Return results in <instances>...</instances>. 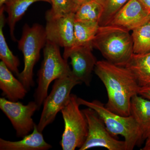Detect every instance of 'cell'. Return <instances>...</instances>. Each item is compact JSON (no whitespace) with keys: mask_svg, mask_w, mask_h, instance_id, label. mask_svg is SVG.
<instances>
[{"mask_svg":"<svg viewBox=\"0 0 150 150\" xmlns=\"http://www.w3.org/2000/svg\"><path fill=\"white\" fill-rule=\"evenodd\" d=\"M94 71L107 91L108 98L105 107L119 115H131V99L139 94L140 88L133 73L126 67L106 60L97 61Z\"/></svg>","mask_w":150,"mask_h":150,"instance_id":"obj_1","label":"cell"},{"mask_svg":"<svg viewBox=\"0 0 150 150\" xmlns=\"http://www.w3.org/2000/svg\"><path fill=\"white\" fill-rule=\"evenodd\" d=\"M92 46L108 62L121 67H126L134 54L129 31L112 25L99 26Z\"/></svg>","mask_w":150,"mask_h":150,"instance_id":"obj_2","label":"cell"},{"mask_svg":"<svg viewBox=\"0 0 150 150\" xmlns=\"http://www.w3.org/2000/svg\"><path fill=\"white\" fill-rule=\"evenodd\" d=\"M78 101L80 105L94 110L112 136L120 135L123 137L126 143L127 150L134 149L144 140L143 131L133 115L123 116L112 112L97 100L88 101L78 97Z\"/></svg>","mask_w":150,"mask_h":150,"instance_id":"obj_3","label":"cell"},{"mask_svg":"<svg viewBox=\"0 0 150 150\" xmlns=\"http://www.w3.org/2000/svg\"><path fill=\"white\" fill-rule=\"evenodd\" d=\"M43 53V62L38 74L37 87L34 94V101L39 109L48 96L51 83L71 71L68 61L61 55L60 46L56 43L47 40Z\"/></svg>","mask_w":150,"mask_h":150,"instance_id":"obj_4","label":"cell"},{"mask_svg":"<svg viewBox=\"0 0 150 150\" xmlns=\"http://www.w3.org/2000/svg\"><path fill=\"white\" fill-rule=\"evenodd\" d=\"M46 41L45 28L41 25L35 23L32 26L24 25L18 41V48L23 55L24 68L17 77L28 91L34 86L33 69L40 59V50L44 48Z\"/></svg>","mask_w":150,"mask_h":150,"instance_id":"obj_5","label":"cell"},{"mask_svg":"<svg viewBox=\"0 0 150 150\" xmlns=\"http://www.w3.org/2000/svg\"><path fill=\"white\" fill-rule=\"evenodd\" d=\"M78 97L71 94L69 102L62 110L64 129L60 145L63 150H74L81 148L85 142L88 133L87 121L80 109Z\"/></svg>","mask_w":150,"mask_h":150,"instance_id":"obj_6","label":"cell"},{"mask_svg":"<svg viewBox=\"0 0 150 150\" xmlns=\"http://www.w3.org/2000/svg\"><path fill=\"white\" fill-rule=\"evenodd\" d=\"M81 83L74 76L72 71L55 80L52 90L43 102V110L37 125L38 131L43 132L54 122L58 112L69 102L72 90Z\"/></svg>","mask_w":150,"mask_h":150,"instance_id":"obj_7","label":"cell"},{"mask_svg":"<svg viewBox=\"0 0 150 150\" xmlns=\"http://www.w3.org/2000/svg\"><path fill=\"white\" fill-rule=\"evenodd\" d=\"M82 110L87 121L88 133L84 144L79 150L103 147L108 150H127L125 141H119L113 137L94 110L87 107Z\"/></svg>","mask_w":150,"mask_h":150,"instance_id":"obj_8","label":"cell"},{"mask_svg":"<svg viewBox=\"0 0 150 150\" xmlns=\"http://www.w3.org/2000/svg\"><path fill=\"white\" fill-rule=\"evenodd\" d=\"M0 109L10 121L17 137L23 138L33 131L35 123L32 116L39 110L36 103L31 101L27 105L12 101L5 98H0Z\"/></svg>","mask_w":150,"mask_h":150,"instance_id":"obj_9","label":"cell"},{"mask_svg":"<svg viewBox=\"0 0 150 150\" xmlns=\"http://www.w3.org/2000/svg\"><path fill=\"white\" fill-rule=\"evenodd\" d=\"M45 18L46 39L64 48L66 53L74 45L75 13Z\"/></svg>","mask_w":150,"mask_h":150,"instance_id":"obj_10","label":"cell"},{"mask_svg":"<svg viewBox=\"0 0 150 150\" xmlns=\"http://www.w3.org/2000/svg\"><path fill=\"white\" fill-rule=\"evenodd\" d=\"M92 45L74 47L63 54V58L71 59L72 72L75 77L86 86L90 85L92 73L97 61L92 53Z\"/></svg>","mask_w":150,"mask_h":150,"instance_id":"obj_11","label":"cell"},{"mask_svg":"<svg viewBox=\"0 0 150 150\" xmlns=\"http://www.w3.org/2000/svg\"><path fill=\"white\" fill-rule=\"evenodd\" d=\"M150 20V12L145 8L139 0H129L106 25L116 26L130 31Z\"/></svg>","mask_w":150,"mask_h":150,"instance_id":"obj_12","label":"cell"},{"mask_svg":"<svg viewBox=\"0 0 150 150\" xmlns=\"http://www.w3.org/2000/svg\"><path fill=\"white\" fill-rule=\"evenodd\" d=\"M42 132L38 131L35 124L31 134L18 141H8L0 139L1 150H48L52 148L44 140Z\"/></svg>","mask_w":150,"mask_h":150,"instance_id":"obj_13","label":"cell"},{"mask_svg":"<svg viewBox=\"0 0 150 150\" xmlns=\"http://www.w3.org/2000/svg\"><path fill=\"white\" fill-rule=\"evenodd\" d=\"M0 89L3 95L12 101L23 99L28 92L2 61L0 62Z\"/></svg>","mask_w":150,"mask_h":150,"instance_id":"obj_14","label":"cell"},{"mask_svg":"<svg viewBox=\"0 0 150 150\" xmlns=\"http://www.w3.org/2000/svg\"><path fill=\"white\" fill-rule=\"evenodd\" d=\"M125 67L133 73L140 87L150 88V52L133 54Z\"/></svg>","mask_w":150,"mask_h":150,"instance_id":"obj_15","label":"cell"},{"mask_svg":"<svg viewBox=\"0 0 150 150\" xmlns=\"http://www.w3.org/2000/svg\"><path fill=\"white\" fill-rule=\"evenodd\" d=\"M38 1L51 4L50 0H8L4 5V11L8 14L7 21L9 27L11 37L13 41L16 40L14 31L17 22L21 19L30 6Z\"/></svg>","mask_w":150,"mask_h":150,"instance_id":"obj_16","label":"cell"},{"mask_svg":"<svg viewBox=\"0 0 150 150\" xmlns=\"http://www.w3.org/2000/svg\"><path fill=\"white\" fill-rule=\"evenodd\" d=\"M131 114L139 125L145 140L150 129V100L139 94L134 96L131 100Z\"/></svg>","mask_w":150,"mask_h":150,"instance_id":"obj_17","label":"cell"},{"mask_svg":"<svg viewBox=\"0 0 150 150\" xmlns=\"http://www.w3.org/2000/svg\"><path fill=\"white\" fill-rule=\"evenodd\" d=\"M4 11V8L3 6L0 10V59L12 73L17 76L20 73L18 67L20 63L18 58L13 55L9 48L4 35L3 28L6 22Z\"/></svg>","mask_w":150,"mask_h":150,"instance_id":"obj_18","label":"cell"},{"mask_svg":"<svg viewBox=\"0 0 150 150\" xmlns=\"http://www.w3.org/2000/svg\"><path fill=\"white\" fill-rule=\"evenodd\" d=\"M99 26L98 23L75 21L74 43L71 48L78 46L92 45L93 40L96 35Z\"/></svg>","mask_w":150,"mask_h":150,"instance_id":"obj_19","label":"cell"},{"mask_svg":"<svg viewBox=\"0 0 150 150\" xmlns=\"http://www.w3.org/2000/svg\"><path fill=\"white\" fill-rule=\"evenodd\" d=\"M102 11V6L98 0H90L79 7L75 13V21L99 23Z\"/></svg>","mask_w":150,"mask_h":150,"instance_id":"obj_20","label":"cell"},{"mask_svg":"<svg viewBox=\"0 0 150 150\" xmlns=\"http://www.w3.org/2000/svg\"><path fill=\"white\" fill-rule=\"evenodd\" d=\"M132 31L134 54H144L150 52V20Z\"/></svg>","mask_w":150,"mask_h":150,"instance_id":"obj_21","label":"cell"},{"mask_svg":"<svg viewBox=\"0 0 150 150\" xmlns=\"http://www.w3.org/2000/svg\"><path fill=\"white\" fill-rule=\"evenodd\" d=\"M52 7L46 12L45 18L55 17L76 13L79 6L74 0H50Z\"/></svg>","mask_w":150,"mask_h":150,"instance_id":"obj_22","label":"cell"},{"mask_svg":"<svg viewBox=\"0 0 150 150\" xmlns=\"http://www.w3.org/2000/svg\"><path fill=\"white\" fill-rule=\"evenodd\" d=\"M102 7V14L99 21L100 26L106 25L115 14L129 0H98Z\"/></svg>","mask_w":150,"mask_h":150,"instance_id":"obj_23","label":"cell"},{"mask_svg":"<svg viewBox=\"0 0 150 150\" xmlns=\"http://www.w3.org/2000/svg\"><path fill=\"white\" fill-rule=\"evenodd\" d=\"M139 94L145 98L150 100V88L146 87H140Z\"/></svg>","mask_w":150,"mask_h":150,"instance_id":"obj_24","label":"cell"},{"mask_svg":"<svg viewBox=\"0 0 150 150\" xmlns=\"http://www.w3.org/2000/svg\"><path fill=\"white\" fill-rule=\"evenodd\" d=\"M145 8L150 12V0H139Z\"/></svg>","mask_w":150,"mask_h":150,"instance_id":"obj_25","label":"cell"},{"mask_svg":"<svg viewBox=\"0 0 150 150\" xmlns=\"http://www.w3.org/2000/svg\"><path fill=\"white\" fill-rule=\"evenodd\" d=\"M141 150H150V137H148L146 139V143L144 146Z\"/></svg>","mask_w":150,"mask_h":150,"instance_id":"obj_26","label":"cell"},{"mask_svg":"<svg viewBox=\"0 0 150 150\" xmlns=\"http://www.w3.org/2000/svg\"><path fill=\"white\" fill-rule=\"evenodd\" d=\"M74 1H75L76 4L79 6V7L81 5L84 3L86 2L90 1V0H74Z\"/></svg>","mask_w":150,"mask_h":150,"instance_id":"obj_27","label":"cell"},{"mask_svg":"<svg viewBox=\"0 0 150 150\" xmlns=\"http://www.w3.org/2000/svg\"><path fill=\"white\" fill-rule=\"evenodd\" d=\"M8 0H0V7H1L4 5Z\"/></svg>","mask_w":150,"mask_h":150,"instance_id":"obj_28","label":"cell"},{"mask_svg":"<svg viewBox=\"0 0 150 150\" xmlns=\"http://www.w3.org/2000/svg\"><path fill=\"white\" fill-rule=\"evenodd\" d=\"M150 137V129L148 131L147 134H146V136H145V139L146 140V139L147 138H148V137Z\"/></svg>","mask_w":150,"mask_h":150,"instance_id":"obj_29","label":"cell"}]
</instances>
